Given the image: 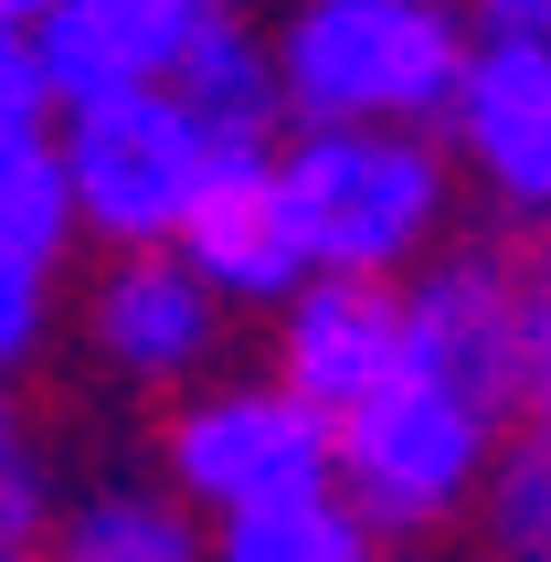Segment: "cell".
<instances>
[{
	"instance_id": "cell-16",
	"label": "cell",
	"mask_w": 551,
	"mask_h": 562,
	"mask_svg": "<svg viewBox=\"0 0 551 562\" xmlns=\"http://www.w3.org/2000/svg\"><path fill=\"white\" fill-rule=\"evenodd\" d=\"M0 245H11V255H43V266H64V255L86 245L54 127H11V138H0Z\"/></svg>"
},
{
	"instance_id": "cell-8",
	"label": "cell",
	"mask_w": 551,
	"mask_h": 562,
	"mask_svg": "<svg viewBox=\"0 0 551 562\" xmlns=\"http://www.w3.org/2000/svg\"><path fill=\"white\" fill-rule=\"evenodd\" d=\"M393 286H403V372H435L477 404L520 414V266L488 245H435Z\"/></svg>"
},
{
	"instance_id": "cell-7",
	"label": "cell",
	"mask_w": 551,
	"mask_h": 562,
	"mask_svg": "<svg viewBox=\"0 0 551 562\" xmlns=\"http://www.w3.org/2000/svg\"><path fill=\"white\" fill-rule=\"evenodd\" d=\"M75 318H86V350L117 382H138V393L202 382L223 361V340H234V308L202 286V266L181 245H106V266L86 277Z\"/></svg>"
},
{
	"instance_id": "cell-12",
	"label": "cell",
	"mask_w": 551,
	"mask_h": 562,
	"mask_svg": "<svg viewBox=\"0 0 551 562\" xmlns=\"http://www.w3.org/2000/svg\"><path fill=\"white\" fill-rule=\"evenodd\" d=\"M54 562H213V520L170 488V477H95L54 499Z\"/></svg>"
},
{
	"instance_id": "cell-4",
	"label": "cell",
	"mask_w": 551,
	"mask_h": 562,
	"mask_svg": "<svg viewBox=\"0 0 551 562\" xmlns=\"http://www.w3.org/2000/svg\"><path fill=\"white\" fill-rule=\"evenodd\" d=\"M54 149H64V181H75V223L95 245H181L191 202L223 170V138L181 106V86L54 106Z\"/></svg>"
},
{
	"instance_id": "cell-19",
	"label": "cell",
	"mask_w": 551,
	"mask_h": 562,
	"mask_svg": "<svg viewBox=\"0 0 551 562\" xmlns=\"http://www.w3.org/2000/svg\"><path fill=\"white\" fill-rule=\"evenodd\" d=\"M509 266H520V404L551 414V223H530Z\"/></svg>"
},
{
	"instance_id": "cell-15",
	"label": "cell",
	"mask_w": 551,
	"mask_h": 562,
	"mask_svg": "<svg viewBox=\"0 0 551 562\" xmlns=\"http://www.w3.org/2000/svg\"><path fill=\"white\" fill-rule=\"evenodd\" d=\"M477 531L498 562H551V414L520 404V425H498L488 488H477Z\"/></svg>"
},
{
	"instance_id": "cell-13",
	"label": "cell",
	"mask_w": 551,
	"mask_h": 562,
	"mask_svg": "<svg viewBox=\"0 0 551 562\" xmlns=\"http://www.w3.org/2000/svg\"><path fill=\"white\" fill-rule=\"evenodd\" d=\"M181 106L202 127H213L223 149H276V127H286V86H276V43L223 0L213 22H202V43L181 54Z\"/></svg>"
},
{
	"instance_id": "cell-3",
	"label": "cell",
	"mask_w": 551,
	"mask_h": 562,
	"mask_svg": "<svg viewBox=\"0 0 551 562\" xmlns=\"http://www.w3.org/2000/svg\"><path fill=\"white\" fill-rule=\"evenodd\" d=\"M498 425H509V414L457 393V382L393 372V382H371L361 404L329 414V488L361 509L382 541H435L446 520L477 509Z\"/></svg>"
},
{
	"instance_id": "cell-9",
	"label": "cell",
	"mask_w": 551,
	"mask_h": 562,
	"mask_svg": "<svg viewBox=\"0 0 551 562\" xmlns=\"http://www.w3.org/2000/svg\"><path fill=\"white\" fill-rule=\"evenodd\" d=\"M266 329H276V382H297L318 414L361 404L371 382L403 372V286L393 277L307 266V277L266 308Z\"/></svg>"
},
{
	"instance_id": "cell-2",
	"label": "cell",
	"mask_w": 551,
	"mask_h": 562,
	"mask_svg": "<svg viewBox=\"0 0 551 562\" xmlns=\"http://www.w3.org/2000/svg\"><path fill=\"white\" fill-rule=\"evenodd\" d=\"M266 43L297 127H435L466 64L446 0H297Z\"/></svg>"
},
{
	"instance_id": "cell-18",
	"label": "cell",
	"mask_w": 551,
	"mask_h": 562,
	"mask_svg": "<svg viewBox=\"0 0 551 562\" xmlns=\"http://www.w3.org/2000/svg\"><path fill=\"white\" fill-rule=\"evenodd\" d=\"M43 531H54V488H43L22 404H11V382H0V552H11V541H43Z\"/></svg>"
},
{
	"instance_id": "cell-20",
	"label": "cell",
	"mask_w": 551,
	"mask_h": 562,
	"mask_svg": "<svg viewBox=\"0 0 551 562\" xmlns=\"http://www.w3.org/2000/svg\"><path fill=\"white\" fill-rule=\"evenodd\" d=\"M11 127H54V86H43L32 22H0V138Z\"/></svg>"
},
{
	"instance_id": "cell-1",
	"label": "cell",
	"mask_w": 551,
	"mask_h": 562,
	"mask_svg": "<svg viewBox=\"0 0 551 562\" xmlns=\"http://www.w3.org/2000/svg\"><path fill=\"white\" fill-rule=\"evenodd\" d=\"M276 181L307 234V266L403 277L457 234V159L435 127H297L276 138Z\"/></svg>"
},
{
	"instance_id": "cell-23",
	"label": "cell",
	"mask_w": 551,
	"mask_h": 562,
	"mask_svg": "<svg viewBox=\"0 0 551 562\" xmlns=\"http://www.w3.org/2000/svg\"><path fill=\"white\" fill-rule=\"evenodd\" d=\"M0 562H54V552H43V541H11V552H0Z\"/></svg>"
},
{
	"instance_id": "cell-24",
	"label": "cell",
	"mask_w": 551,
	"mask_h": 562,
	"mask_svg": "<svg viewBox=\"0 0 551 562\" xmlns=\"http://www.w3.org/2000/svg\"><path fill=\"white\" fill-rule=\"evenodd\" d=\"M371 562H435V552H414V541H393V552H371Z\"/></svg>"
},
{
	"instance_id": "cell-10",
	"label": "cell",
	"mask_w": 551,
	"mask_h": 562,
	"mask_svg": "<svg viewBox=\"0 0 551 562\" xmlns=\"http://www.w3.org/2000/svg\"><path fill=\"white\" fill-rule=\"evenodd\" d=\"M213 11L223 0H43L32 54H43L54 106H95L127 86H170Z\"/></svg>"
},
{
	"instance_id": "cell-5",
	"label": "cell",
	"mask_w": 551,
	"mask_h": 562,
	"mask_svg": "<svg viewBox=\"0 0 551 562\" xmlns=\"http://www.w3.org/2000/svg\"><path fill=\"white\" fill-rule=\"evenodd\" d=\"M159 477L202 520L286 499V488H329V414L276 372H202L159 425Z\"/></svg>"
},
{
	"instance_id": "cell-17",
	"label": "cell",
	"mask_w": 551,
	"mask_h": 562,
	"mask_svg": "<svg viewBox=\"0 0 551 562\" xmlns=\"http://www.w3.org/2000/svg\"><path fill=\"white\" fill-rule=\"evenodd\" d=\"M43 340H54V266L0 245V382L22 361H43Z\"/></svg>"
},
{
	"instance_id": "cell-6",
	"label": "cell",
	"mask_w": 551,
	"mask_h": 562,
	"mask_svg": "<svg viewBox=\"0 0 551 562\" xmlns=\"http://www.w3.org/2000/svg\"><path fill=\"white\" fill-rule=\"evenodd\" d=\"M435 138L457 159V181L509 234L551 223V43L466 32V64H457V95H446Z\"/></svg>"
},
{
	"instance_id": "cell-14",
	"label": "cell",
	"mask_w": 551,
	"mask_h": 562,
	"mask_svg": "<svg viewBox=\"0 0 551 562\" xmlns=\"http://www.w3.org/2000/svg\"><path fill=\"white\" fill-rule=\"evenodd\" d=\"M371 552H382V531L339 488H286V499L213 520V562H371Z\"/></svg>"
},
{
	"instance_id": "cell-11",
	"label": "cell",
	"mask_w": 551,
	"mask_h": 562,
	"mask_svg": "<svg viewBox=\"0 0 551 562\" xmlns=\"http://www.w3.org/2000/svg\"><path fill=\"white\" fill-rule=\"evenodd\" d=\"M181 255L202 266V286H213L234 318H266L276 297L307 277V234H297V213H286L276 149H223L213 191H202L191 223H181Z\"/></svg>"
},
{
	"instance_id": "cell-22",
	"label": "cell",
	"mask_w": 551,
	"mask_h": 562,
	"mask_svg": "<svg viewBox=\"0 0 551 562\" xmlns=\"http://www.w3.org/2000/svg\"><path fill=\"white\" fill-rule=\"evenodd\" d=\"M0 22H43V0H0Z\"/></svg>"
},
{
	"instance_id": "cell-21",
	"label": "cell",
	"mask_w": 551,
	"mask_h": 562,
	"mask_svg": "<svg viewBox=\"0 0 551 562\" xmlns=\"http://www.w3.org/2000/svg\"><path fill=\"white\" fill-rule=\"evenodd\" d=\"M466 32H509V43H551V0H466Z\"/></svg>"
}]
</instances>
